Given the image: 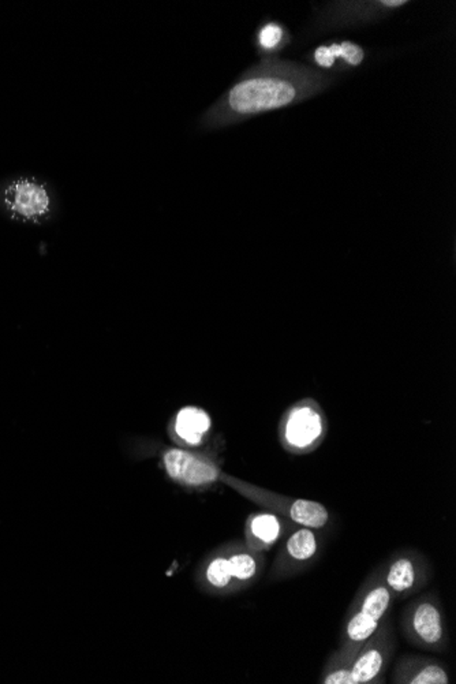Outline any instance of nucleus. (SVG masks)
I'll list each match as a JSON object with an SVG mask.
<instances>
[{
	"label": "nucleus",
	"instance_id": "nucleus-1",
	"mask_svg": "<svg viewBox=\"0 0 456 684\" xmlns=\"http://www.w3.org/2000/svg\"><path fill=\"white\" fill-rule=\"evenodd\" d=\"M297 89L286 79L257 76L238 82L228 92L227 108L238 115L257 114L290 104Z\"/></svg>",
	"mask_w": 456,
	"mask_h": 684
},
{
	"label": "nucleus",
	"instance_id": "nucleus-2",
	"mask_svg": "<svg viewBox=\"0 0 456 684\" xmlns=\"http://www.w3.org/2000/svg\"><path fill=\"white\" fill-rule=\"evenodd\" d=\"M6 208L26 222H40L51 211V195L47 188L33 179H17L3 191Z\"/></svg>",
	"mask_w": 456,
	"mask_h": 684
},
{
	"label": "nucleus",
	"instance_id": "nucleus-3",
	"mask_svg": "<svg viewBox=\"0 0 456 684\" xmlns=\"http://www.w3.org/2000/svg\"><path fill=\"white\" fill-rule=\"evenodd\" d=\"M391 604V592L386 586L379 585L370 589L362 600L361 608L347 623L345 634L348 641L362 644L373 637L382 617Z\"/></svg>",
	"mask_w": 456,
	"mask_h": 684
},
{
	"label": "nucleus",
	"instance_id": "nucleus-4",
	"mask_svg": "<svg viewBox=\"0 0 456 684\" xmlns=\"http://www.w3.org/2000/svg\"><path fill=\"white\" fill-rule=\"evenodd\" d=\"M163 463L172 480L189 487L209 485L219 477V470L211 462L178 448L167 450Z\"/></svg>",
	"mask_w": 456,
	"mask_h": 684
},
{
	"label": "nucleus",
	"instance_id": "nucleus-5",
	"mask_svg": "<svg viewBox=\"0 0 456 684\" xmlns=\"http://www.w3.org/2000/svg\"><path fill=\"white\" fill-rule=\"evenodd\" d=\"M323 430L321 414L311 406H298L286 419L284 439L294 450H304L320 439Z\"/></svg>",
	"mask_w": 456,
	"mask_h": 684
},
{
	"label": "nucleus",
	"instance_id": "nucleus-6",
	"mask_svg": "<svg viewBox=\"0 0 456 684\" xmlns=\"http://www.w3.org/2000/svg\"><path fill=\"white\" fill-rule=\"evenodd\" d=\"M211 429V417L200 407H184L175 418L177 436L189 446H198Z\"/></svg>",
	"mask_w": 456,
	"mask_h": 684
},
{
	"label": "nucleus",
	"instance_id": "nucleus-7",
	"mask_svg": "<svg viewBox=\"0 0 456 684\" xmlns=\"http://www.w3.org/2000/svg\"><path fill=\"white\" fill-rule=\"evenodd\" d=\"M413 630L423 644L437 645L443 640V621L437 607L421 603L413 613Z\"/></svg>",
	"mask_w": 456,
	"mask_h": 684
},
{
	"label": "nucleus",
	"instance_id": "nucleus-8",
	"mask_svg": "<svg viewBox=\"0 0 456 684\" xmlns=\"http://www.w3.org/2000/svg\"><path fill=\"white\" fill-rule=\"evenodd\" d=\"M291 519L309 529H320L328 523L329 514L327 508L316 501L310 500H295L290 508Z\"/></svg>",
	"mask_w": 456,
	"mask_h": 684
},
{
	"label": "nucleus",
	"instance_id": "nucleus-9",
	"mask_svg": "<svg viewBox=\"0 0 456 684\" xmlns=\"http://www.w3.org/2000/svg\"><path fill=\"white\" fill-rule=\"evenodd\" d=\"M384 664L382 651L377 647L364 650L351 664L350 671L354 684L369 683L380 675Z\"/></svg>",
	"mask_w": 456,
	"mask_h": 684
},
{
	"label": "nucleus",
	"instance_id": "nucleus-10",
	"mask_svg": "<svg viewBox=\"0 0 456 684\" xmlns=\"http://www.w3.org/2000/svg\"><path fill=\"white\" fill-rule=\"evenodd\" d=\"M416 583V569L412 560L399 559L393 562L386 573V587L389 592L405 593Z\"/></svg>",
	"mask_w": 456,
	"mask_h": 684
},
{
	"label": "nucleus",
	"instance_id": "nucleus-11",
	"mask_svg": "<svg viewBox=\"0 0 456 684\" xmlns=\"http://www.w3.org/2000/svg\"><path fill=\"white\" fill-rule=\"evenodd\" d=\"M288 555L300 562L311 559L317 552V539L314 532L309 529H301L294 532L287 541Z\"/></svg>",
	"mask_w": 456,
	"mask_h": 684
},
{
	"label": "nucleus",
	"instance_id": "nucleus-12",
	"mask_svg": "<svg viewBox=\"0 0 456 684\" xmlns=\"http://www.w3.org/2000/svg\"><path fill=\"white\" fill-rule=\"evenodd\" d=\"M250 532L260 542L275 544L280 535V522L272 514L256 515L250 522Z\"/></svg>",
	"mask_w": 456,
	"mask_h": 684
},
{
	"label": "nucleus",
	"instance_id": "nucleus-13",
	"mask_svg": "<svg viewBox=\"0 0 456 684\" xmlns=\"http://www.w3.org/2000/svg\"><path fill=\"white\" fill-rule=\"evenodd\" d=\"M228 562H229V569H231L232 578H235L238 580H247V579L253 578L256 573V570H257L256 560L250 555H246V553L234 555Z\"/></svg>",
	"mask_w": 456,
	"mask_h": 684
},
{
	"label": "nucleus",
	"instance_id": "nucleus-14",
	"mask_svg": "<svg viewBox=\"0 0 456 684\" xmlns=\"http://www.w3.org/2000/svg\"><path fill=\"white\" fill-rule=\"evenodd\" d=\"M206 579L215 587H225L232 579L229 562L225 557L215 559L206 569Z\"/></svg>",
	"mask_w": 456,
	"mask_h": 684
},
{
	"label": "nucleus",
	"instance_id": "nucleus-15",
	"mask_svg": "<svg viewBox=\"0 0 456 684\" xmlns=\"http://www.w3.org/2000/svg\"><path fill=\"white\" fill-rule=\"evenodd\" d=\"M329 48L331 55L336 58H342L347 63L352 66H358L364 60V51L361 47L357 44H352L350 41H344L342 44H332Z\"/></svg>",
	"mask_w": 456,
	"mask_h": 684
},
{
	"label": "nucleus",
	"instance_id": "nucleus-16",
	"mask_svg": "<svg viewBox=\"0 0 456 684\" xmlns=\"http://www.w3.org/2000/svg\"><path fill=\"white\" fill-rule=\"evenodd\" d=\"M409 683L412 684H447L448 683V675L446 671L436 664L426 665L419 669L418 674H416Z\"/></svg>",
	"mask_w": 456,
	"mask_h": 684
},
{
	"label": "nucleus",
	"instance_id": "nucleus-17",
	"mask_svg": "<svg viewBox=\"0 0 456 684\" xmlns=\"http://www.w3.org/2000/svg\"><path fill=\"white\" fill-rule=\"evenodd\" d=\"M283 38V31L280 26L275 25V24H270L266 26L261 33H260V44L266 48V49H272L275 48L280 40Z\"/></svg>",
	"mask_w": 456,
	"mask_h": 684
},
{
	"label": "nucleus",
	"instance_id": "nucleus-18",
	"mask_svg": "<svg viewBox=\"0 0 456 684\" xmlns=\"http://www.w3.org/2000/svg\"><path fill=\"white\" fill-rule=\"evenodd\" d=\"M325 684H354L350 668H338L324 678Z\"/></svg>",
	"mask_w": 456,
	"mask_h": 684
},
{
	"label": "nucleus",
	"instance_id": "nucleus-19",
	"mask_svg": "<svg viewBox=\"0 0 456 684\" xmlns=\"http://www.w3.org/2000/svg\"><path fill=\"white\" fill-rule=\"evenodd\" d=\"M314 58H316V62L320 66H323V67H332L334 66V62H335V58L331 55L328 47H320V48H317L316 49V54H314Z\"/></svg>",
	"mask_w": 456,
	"mask_h": 684
},
{
	"label": "nucleus",
	"instance_id": "nucleus-20",
	"mask_svg": "<svg viewBox=\"0 0 456 684\" xmlns=\"http://www.w3.org/2000/svg\"><path fill=\"white\" fill-rule=\"evenodd\" d=\"M381 4H384L386 7H399V6L406 4V0H384V1H381Z\"/></svg>",
	"mask_w": 456,
	"mask_h": 684
}]
</instances>
